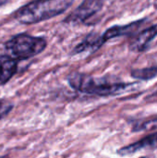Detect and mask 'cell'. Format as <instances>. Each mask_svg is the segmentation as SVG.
Wrapping results in <instances>:
<instances>
[{
  "label": "cell",
  "mask_w": 157,
  "mask_h": 158,
  "mask_svg": "<svg viewBox=\"0 0 157 158\" xmlns=\"http://www.w3.org/2000/svg\"><path fill=\"white\" fill-rule=\"evenodd\" d=\"M132 78L139 81H150L157 77V66L136 69H132L130 72Z\"/></svg>",
  "instance_id": "10"
},
{
  "label": "cell",
  "mask_w": 157,
  "mask_h": 158,
  "mask_svg": "<svg viewBox=\"0 0 157 158\" xmlns=\"http://www.w3.org/2000/svg\"><path fill=\"white\" fill-rule=\"evenodd\" d=\"M68 80L74 90L82 94L103 97L120 94L133 85V83L112 82L103 78L97 79L77 72L70 74Z\"/></svg>",
  "instance_id": "2"
},
{
  "label": "cell",
  "mask_w": 157,
  "mask_h": 158,
  "mask_svg": "<svg viewBox=\"0 0 157 158\" xmlns=\"http://www.w3.org/2000/svg\"><path fill=\"white\" fill-rule=\"evenodd\" d=\"M6 1H7V0H0V6H1V5H4Z\"/></svg>",
  "instance_id": "13"
},
{
  "label": "cell",
  "mask_w": 157,
  "mask_h": 158,
  "mask_svg": "<svg viewBox=\"0 0 157 158\" xmlns=\"http://www.w3.org/2000/svg\"><path fill=\"white\" fill-rule=\"evenodd\" d=\"M145 19H140L133 21L131 23L126 24V25H115L109 29H107L105 33L101 36L103 41L105 43L106 41L116 38V37H120V36H130L138 31V30L143 26V22Z\"/></svg>",
  "instance_id": "6"
},
{
  "label": "cell",
  "mask_w": 157,
  "mask_h": 158,
  "mask_svg": "<svg viewBox=\"0 0 157 158\" xmlns=\"http://www.w3.org/2000/svg\"><path fill=\"white\" fill-rule=\"evenodd\" d=\"M14 104L6 99H0V120L6 118L13 109Z\"/></svg>",
  "instance_id": "12"
},
{
  "label": "cell",
  "mask_w": 157,
  "mask_h": 158,
  "mask_svg": "<svg viewBox=\"0 0 157 158\" xmlns=\"http://www.w3.org/2000/svg\"><path fill=\"white\" fill-rule=\"evenodd\" d=\"M133 131H150L157 130V118L145 119L143 121H137L134 123Z\"/></svg>",
  "instance_id": "11"
},
{
  "label": "cell",
  "mask_w": 157,
  "mask_h": 158,
  "mask_svg": "<svg viewBox=\"0 0 157 158\" xmlns=\"http://www.w3.org/2000/svg\"><path fill=\"white\" fill-rule=\"evenodd\" d=\"M103 0H84L67 19L69 22H83L102 9Z\"/></svg>",
  "instance_id": "4"
},
{
  "label": "cell",
  "mask_w": 157,
  "mask_h": 158,
  "mask_svg": "<svg viewBox=\"0 0 157 158\" xmlns=\"http://www.w3.org/2000/svg\"><path fill=\"white\" fill-rule=\"evenodd\" d=\"M157 36V23L152 25L143 31L139 32L138 35L130 44V50L136 53H142L146 50L151 42Z\"/></svg>",
  "instance_id": "7"
},
{
  "label": "cell",
  "mask_w": 157,
  "mask_h": 158,
  "mask_svg": "<svg viewBox=\"0 0 157 158\" xmlns=\"http://www.w3.org/2000/svg\"><path fill=\"white\" fill-rule=\"evenodd\" d=\"M72 3L73 0H33L19 8L15 18L23 24L41 22L65 12Z\"/></svg>",
  "instance_id": "1"
},
{
  "label": "cell",
  "mask_w": 157,
  "mask_h": 158,
  "mask_svg": "<svg viewBox=\"0 0 157 158\" xmlns=\"http://www.w3.org/2000/svg\"><path fill=\"white\" fill-rule=\"evenodd\" d=\"M17 70V62L8 56L0 55V84L7 82Z\"/></svg>",
  "instance_id": "8"
},
{
  "label": "cell",
  "mask_w": 157,
  "mask_h": 158,
  "mask_svg": "<svg viewBox=\"0 0 157 158\" xmlns=\"http://www.w3.org/2000/svg\"><path fill=\"white\" fill-rule=\"evenodd\" d=\"M6 49L17 59H28L40 54L46 47V41L42 37L19 34L6 43Z\"/></svg>",
  "instance_id": "3"
},
{
  "label": "cell",
  "mask_w": 157,
  "mask_h": 158,
  "mask_svg": "<svg viewBox=\"0 0 157 158\" xmlns=\"http://www.w3.org/2000/svg\"><path fill=\"white\" fill-rule=\"evenodd\" d=\"M155 151L157 150V131L144 136L141 140L121 147L118 150V155L120 156H128L141 151Z\"/></svg>",
  "instance_id": "5"
},
{
  "label": "cell",
  "mask_w": 157,
  "mask_h": 158,
  "mask_svg": "<svg viewBox=\"0 0 157 158\" xmlns=\"http://www.w3.org/2000/svg\"><path fill=\"white\" fill-rule=\"evenodd\" d=\"M104 44H105V42L103 41L101 36H98L96 34H90V35L87 36L85 41L81 43L74 49V53L78 54V53L84 52L86 50L95 51V50L99 49Z\"/></svg>",
  "instance_id": "9"
},
{
  "label": "cell",
  "mask_w": 157,
  "mask_h": 158,
  "mask_svg": "<svg viewBox=\"0 0 157 158\" xmlns=\"http://www.w3.org/2000/svg\"><path fill=\"white\" fill-rule=\"evenodd\" d=\"M154 6H155V9H157V0H155V2H154Z\"/></svg>",
  "instance_id": "14"
}]
</instances>
